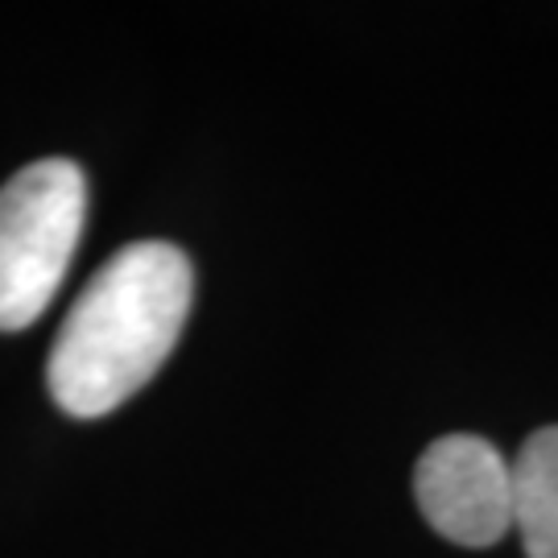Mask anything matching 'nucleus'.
Returning a JSON list of instances; mask_svg holds the SVG:
<instances>
[{
  "label": "nucleus",
  "mask_w": 558,
  "mask_h": 558,
  "mask_svg": "<svg viewBox=\"0 0 558 558\" xmlns=\"http://www.w3.org/2000/svg\"><path fill=\"white\" fill-rule=\"evenodd\" d=\"M195 302V269L179 244L137 240L104 260L66 311L46 385L62 414L104 418L170 360Z\"/></svg>",
  "instance_id": "nucleus-1"
},
{
  "label": "nucleus",
  "mask_w": 558,
  "mask_h": 558,
  "mask_svg": "<svg viewBox=\"0 0 558 558\" xmlns=\"http://www.w3.org/2000/svg\"><path fill=\"white\" fill-rule=\"evenodd\" d=\"M87 179L71 158H41L0 186V331L46 315L75 260Z\"/></svg>",
  "instance_id": "nucleus-2"
},
{
  "label": "nucleus",
  "mask_w": 558,
  "mask_h": 558,
  "mask_svg": "<svg viewBox=\"0 0 558 558\" xmlns=\"http://www.w3.org/2000/svg\"><path fill=\"white\" fill-rule=\"evenodd\" d=\"M414 497L430 530L456 546L484 550L513 530V459L480 435H447L422 451Z\"/></svg>",
  "instance_id": "nucleus-3"
},
{
  "label": "nucleus",
  "mask_w": 558,
  "mask_h": 558,
  "mask_svg": "<svg viewBox=\"0 0 558 558\" xmlns=\"http://www.w3.org/2000/svg\"><path fill=\"white\" fill-rule=\"evenodd\" d=\"M513 530L525 558H558V426H542L513 456Z\"/></svg>",
  "instance_id": "nucleus-4"
}]
</instances>
